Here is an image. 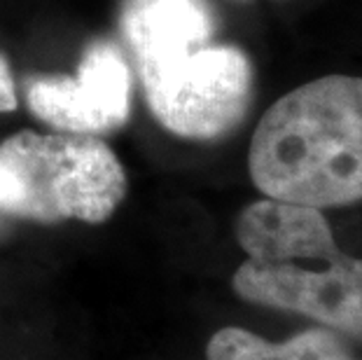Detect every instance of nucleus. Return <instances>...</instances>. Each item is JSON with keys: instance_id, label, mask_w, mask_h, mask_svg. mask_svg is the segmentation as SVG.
Here are the masks:
<instances>
[{"instance_id": "f257e3e1", "label": "nucleus", "mask_w": 362, "mask_h": 360, "mask_svg": "<svg viewBox=\"0 0 362 360\" xmlns=\"http://www.w3.org/2000/svg\"><path fill=\"white\" fill-rule=\"evenodd\" d=\"M248 171L267 199L311 209L362 199V78L325 75L281 96L252 134Z\"/></svg>"}, {"instance_id": "f03ea898", "label": "nucleus", "mask_w": 362, "mask_h": 360, "mask_svg": "<svg viewBox=\"0 0 362 360\" xmlns=\"http://www.w3.org/2000/svg\"><path fill=\"white\" fill-rule=\"evenodd\" d=\"M127 194L119 157L98 136L19 132L0 143V211L45 222L98 225Z\"/></svg>"}, {"instance_id": "7ed1b4c3", "label": "nucleus", "mask_w": 362, "mask_h": 360, "mask_svg": "<svg viewBox=\"0 0 362 360\" xmlns=\"http://www.w3.org/2000/svg\"><path fill=\"white\" fill-rule=\"evenodd\" d=\"M136 68L155 120L180 139H220L250 108L252 66L234 45L208 42Z\"/></svg>"}, {"instance_id": "20e7f679", "label": "nucleus", "mask_w": 362, "mask_h": 360, "mask_svg": "<svg viewBox=\"0 0 362 360\" xmlns=\"http://www.w3.org/2000/svg\"><path fill=\"white\" fill-rule=\"evenodd\" d=\"M288 262H245L234 272L238 297L274 309L295 311L334 330L362 337V260L334 255Z\"/></svg>"}, {"instance_id": "39448f33", "label": "nucleus", "mask_w": 362, "mask_h": 360, "mask_svg": "<svg viewBox=\"0 0 362 360\" xmlns=\"http://www.w3.org/2000/svg\"><path fill=\"white\" fill-rule=\"evenodd\" d=\"M30 112L64 134L101 136L122 129L131 115V73L110 42H94L73 75L28 82Z\"/></svg>"}, {"instance_id": "423d86ee", "label": "nucleus", "mask_w": 362, "mask_h": 360, "mask_svg": "<svg viewBox=\"0 0 362 360\" xmlns=\"http://www.w3.org/2000/svg\"><path fill=\"white\" fill-rule=\"evenodd\" d=\"M236 239L255 262L327 257L339 250L320 209L279 199H262L243 209L236 220Z\"/></svg>"}, {"instance_id": "0eeeda50", "label": "nucleus", "mask_w": 362, "mask_h": 360, "mask_svg": "<svg viewBox=\"0 0 362 360\" xmlns=\"http://www.w3.org/2000/svg\"><path fill=\"white\" fill-rule=\"evenodd\" d=\"M122 30L143 66L211 42L213 12L206 0H124Z\"/></svg>"}, {"instance_id": "6e6552de", "label": "nucleus", "mask_w": 362, "mask_h": 360, "mask_svg": "<svg viewBox=\"0 0 362 360\" xmlns=\"http://www.w3.org/2000/svg\"><path fill=\"white\" fill-rule=\"evenodd\" d=\"M206 360H351V354L325 327H311L283 344H274L243 327H222L208 342Z\"/></svg>"}, {"instance_id": "1a4fd4ad", "label": "nucleus", "mask_w": 362, "mask_h": 360, "mask_svg": "<svg viewBox=\"0 0 362 360\" xmlns=\"http://www.w3.org/2000/svg\"><path fill=\"white\" fill-rule=\"evenodd\" d=\"M17 108V87L5 57L0 54V112H12Z\"/></svg>"}]
</instances>
